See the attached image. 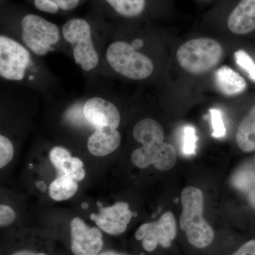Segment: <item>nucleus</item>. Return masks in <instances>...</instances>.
I'll use <instances>...</instances> for the list:
<instances>
[{"label": "nucleus", "mask_w": 255, "mask_h": 255, "mask_svg": "<svg viewBox=\"0 0 255 255\" xmlns=\"http://www.w3.org/2000/svg\"><path fill=\"white\" fill-rule=\"evenodd\" d=\"M177 157V150L173 145L168 142H157L135 149L132 152L131 161L138 168H147L153 164L158 170L167 171L174 167Z\"/></svg>", "instance_id": "8"}, {"label": "nucleus", "mask_w": 255, "mask_h": 255, "mask_svg": "<svg viewBox=\"0 0 255 255\" xmlns=\"http://www.w3.org/2000/svg\"><path fill=\"white\" fill-rule=\"evenodd\" d=\"M215 81L220 92L226 96H236L248 88L246 80L232 68L223 66L215 74Z\"/></svg>", "instance_id": "15"}, {"label": "nucleus", "mask_w": 255, "mask_h": 255, "mask_svg": "<svg viewBox=\"0 0 255 255\" xmlns=\"http://www.w3.org/2000/svg\"><path fill=\"white\" fill-rule=\"evenodd\" d=\"M16 219V214L14 210L9 207V206H0V225L1 227L9 226L14 222Z\"/></svg>", "instance_id": "25"}, {"label": "nucleus", "mask_w": 255, "mask_h": 255, "mask_svg": "<svg viewBox=\"0 0 255 255\" xmlns=\"http://www.w3.org/2000/svg\"><path fill=\"white\" fill-rule=\"evenodd\" d=\"M98 255H128L126 254H122V253H116V252L113 251H107L105 252V253H101V254Z\"/></svg>", "instance_id": "30"}, {"label": "nucleus", "mask_w": 255, "mask_h": 255, "mask_svg": "<svg viewBox=\"0 0 255 255\" xmlns=\"http://www.w3.org/2000/svg\"><path fill=\"white\" fill-rule=\"evenodd\" d=\"M83 115L87 122L95 129L110 128L118 129L121 114L117 106L100 97L86 101L83 106Z\"/></svg>", "instance_id": "9"}, {"label": "nucleus", "mask_w": 255, "mask_h": 255, "mask_svg": "<svg viewBox=\"0 0 255 255\" xmlns=\"http://www.w3.org/2000/svg\"><path fill=\"white\" fill-rule=\"evenodd\" d=\"M21 28L23 44L38 56L53 51L61 39L58 26L38 15H25L21 19Z\"/></svg>", "instance_id": "5"}, {"label": "nucleus", "mask_w": 255, "mask_h": 255, "mask_svg": "<svg viewBox=\"0 0 255 255\" xmlns=\"http://www.w3.org/2000/svg\"><path fill=\"white\" fill-rule=\"evenodd\" d=\"M62 35L71 46L75 63L84 71L95 70L100 63V55L95 48L90 23L82 18L69 20L63 25Z\"/></svg>", "instance_id": "4"}, {"label": "nucleus", "mask_w": 255, "mask_h": 255, "mask_svg": "<svg viewBox=\"0 0 255 255\" xmlns=\"http://www.w3.org/2000/svg\"><path fill=\"white\" fill-rule=\"evenodd\" d=\"M211 114V123H212V136L216 138H221L224 137L226 133V127L222 118V113L218 109H211L209 110Z\"/></svg>", "instance_id": "24"}, {"label": "nucleus", "mask_w": 255, "mask_h": 255, "mask_svg": "<svg viewBox=\"0 0 255 255\" xmlns=\"http://www.w3.org/2000/svg\"><path fill=\"white\" fill-rule=\"evenodd\" d=\"M132 212L126 202H117L109 207H101L99 214L90 215V219L104 232L118 236L127 231Z\"/></svg>", "instance_id": "11"}, {"label": "nucleus", "mask_w": 255, "mask_h": 255, "mask_svg": "<svg viewBox=\"0 0 255 255\" xmlns=\"http://www.w3.org/2000/svg\"><path fill=\"white\" fill-rule=\"evenodd\" d=\"M235 59L238 66L243 69L251 81L255 82V60L245 50L235 52Z\"/></svg>", "instance_id": "21"}, {"label": "nucleus", "mask_w": 255, "mask_h": 255, "mask_svg": "<svg viewBox=\"0 0 255 255\" xmlns=\"http://www.w3.org/2000/svg\"><path fill=\"white\" fill-rule=\"evenodd\" d=\"M63 11H70L78 6L80 0H53Z\"/></svg>", "instance_id": "28"}, {"label": "nucleus", "mask_w": 255, "mask_h": 255, "mask_svg": "<svg viewBox=\"0 0 255 255\" xmlns=\"http://www.w3.org/2000/svg\"><path fill=\"white\" fill-rule=\"evenodd\" d=\"M114 11L124 18L137 17L143 12L146 0H105Z\"/></svg>", "instance_id": "20"}, {"label": "nucleus", "mask_w": 255, "mask_h": 255, "mask_svg": "<svg viewBox=\"0 0 255 255\" xmlns=\"http://www.w3.org/2000/svg\"><path fill=\"white\" fill-rule=\"evenodd\" d=\"M49 157L55 168L80 182L85 177L83 162L78 157H72L70 152L63 147H55L50 150Z\"/></svg>", "instance_id": "14"}, {"label": "nucleus", "mask_w": 255, "mask_h": 255, "mask_svg": "<svg viewBox=\"0 0 255 255\" xmlns=\"http://www.w3.org/2000/svg\"><path fill=\"white\" fill-rule=\"evenodd\" d=\"M33 4L37 9L49 14H56L60 9L53 0H34Z\"/></svg>", "instance_id": "26"}, {"label": "nucleus", "mask_w": 255, "mask_h": 255, "mask_svg": "<svg viewBox=\"0 0 255 255\" xmlns=\"http://www.w3.org/2000/svg\"><path fill=\"white\" fill-rule=\"evenodd\" d=\"M224 50L221 43L210 38H199L186 42L177 52L178 63L193 75H202L217 66Z\"/></svg>", "instance_id": "3"}, {"label": "nucleus", "mask_w": 255, "mask_h": 255, "mask_svg": "<svg viewBox=\"0 0 255 255\" xmlns=\"http://www.w3.org/2000/svg\"><path fill=\"white\" fill-rule=\"evenodd\" d=\"M122 136L117 129H95L87 140V148L92 155L103 157L114 152L120 145Z\"/></svg>", "instance_id": "13"}, {"label": "nucleus", "mask_w": 255, "mask_h": 255, "mask_svg": "<svg viewBox=\"0 0 255 255\" xmlns=\"http://www.w3.org/2000/svg\"><path fill=\"white\" fill-rule=\"evenodd\" d=\"M78 189V183L64 174L53 180L49 186V195L57 201L68 200L75 195Z\"/></svg>", "instance_id": "18"}, {"label": "nucleus", "mask_w": 255, "mask_h": 255, "mask_svg": "<svg viewBox=\"0 0 255 255\" xmlns=\"http://www.w3.org/2000/svg\"><path fill=\"white\" fill-rule=\"evenodd\" d=\"M70 236L71 250L75 255H98L103 247L100 230L89 227L80 218L72 220Z\"/></svg>", "instance_id": "10"}, {"label": "nucleus", "mask_w": 255, "mask_h": 255, "mask_svg": "<svg viewBox=\"0 0 255 255\" xmlns=\"http://www.w3.org/2000/svg\"><path fill=\"white\" fill-rule=\"evenodd\" d=\"M11 255H46L45 254H42V253H33L32 252L27 251H18L14 253V254Z\"/></svg>", "instance_id": "29"}, {"label": "nucleus", "mask_w": 255, "mask_h": 255, "mask_svg": "<svg viewBox=\"0 0 255 255\" xmlns=\"http://www.w3.org/2000/svg\"><path fill=\"white\" fill-rule=\"evenodd\" d=\"M132 136L142 145L164 142L163 128L154 119H144L135 124L132 130Z\"/></svg>", "instance_id": "16"}, {"label": "nucleus", "mask_w": 255, "mask_h": 255, "mask_svg": "<svg viewBox=\"0 0 255 255\" xmlns=\"http://www.w3.org/2000/svg\"><path fill=\"white\" fill-rule=\"evenodd\" d=\"M228 26L235 34L255 31V0H240L228 18Z\"/></svg>", "instance_id": "12"}, {"label": "nucleus", "mask_w": 255, "mask_h": 255, "mask_svg": "<svg viewBox=\"0 0 255 255\" xmlns=\"http://www.w3.org/2000/svg\"><path fill=\"white\" fill-rule=\"evenodd\" d=\"M231 182L236 189L246 193L250 204L255 208V170L242 169L233 176Z\"/></svg>", "instance_id": "19"}, {"label": "nucleus", "mask_w": 255, "mask_h": 255, "mask_svg": "<svg viewBox=\"0 0 255 255\" xmlns=\"http://www.w3.org/2000/svg\"><path fill=\"white\" fill-rule=\"evenodd\" d=\"M106 60L110 68L121 76L132 80L148 78L154 71L152 60L134 48L132 43L115 41L106 50Z\"/></svg>", "instance_id": "2"}, {"label": "nucleus", "mask_w": 255, "mask_h": 255, "mask_svg": "<svg viewBox=\"0 0 255 255\" xmlns=\"http://www.w3.org/2000/svg\"><path fill=\"white\" fill-rule=\"evenodd\" d=\"M31 52L14 38L0 36V75L9 81L24 80L26 72L31 68Z\"/></svg>", "instance_id": "6"}, {"label": "nucleus", "mask_w": 255, "mask_h": 255, "mask_svg": "<svg viewBox=\"0 0 255 255\" xmlns=\"http://www.w3.org/2000/svg\"><path fill=\"white\" fill-rule=\"evenodd\" d=\"M177 235V223L171 211L164 213L155 222L146 223L137 230L135 237L142 241V247L147 252L155 251L158 245L169 248Z\"/></svg>", "instance_id": "7"}, {"label": "nucleus", "mask_w": 255, "mask_h": 255, "mask_svg": "<svg viewBox=\"0 0 255 255\" xmlns=\"http://www.w3.org/2000/svg\"><path fill=\"white\" fill-rule=\"evenodd\" d=\"M197 140L195 128L190 125L186 126L183 130L182 146V153L184 155H195Z\"/></svg>", "instance_id": "22"}, {"label": "nucleus", "mask_w": 255, "mask_h": 255, "mask_svg": "<svg viewBox=\"0 0 255 255\" xmlns=\"http://www.w3.org/2000/svg\"><path fill=\"white\" fill-rule=\"evenodd\" d=\"M14 153V147L9 139L0 135V168H3L11 162Z\"/></svg>", "instance_id": "23"}, {"label": "nucleus", "mask_w": 255, "mask_h": 255, "mask_svg": "<svg viewBox=\"0 0 255 255\" xmlns=\"http://www.w3.org/2000/svg\"><path fill=\"white\" fill-rule=\"evenodd\" d=\"M232 255H255V239L247 242Z\"/></svg>", "instance_id": "27"}, {"label": "nucleus", "mask_w": 255, "mask_h": 255, "mask_svg": "<svg viewBox=\"0 0 255 255\" xmlns=\"http://www.w3.org/2000/svg\"><path fill=\"white\" fill-rule=\"evenodd\" d=\"M181 200L183 210L179 223L181 229L186 233L188 241L198 248L209 246L214 240V233L203 217L202 191L194 187H186L182 191Z\"/></svg>", "instance_id": "1"}, {"label": "nucleus", "mask_w": 255, "mask_h": 255, "mask_svg": "<svg viewBox=\"0 0 255 255\" xmlns=\"http://www.w3.org/2000/svg\"><path fill=\"white\" fill-rule=\"evenodd\" d=\"M236 142L243 152L255 150V105L242 119L238 126Z\"/></svg>", "instance_id": "17"}]
</instances>
